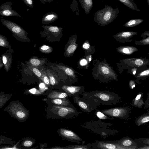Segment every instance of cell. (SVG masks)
I'll use <instances>...</instances> for the list:
<instances>
[{"instance_id":"10","label":"cell","mask_w":149,"mask_h":149,"mask_svg":"<svg viewBox=\"0 0 149 149\" xmlns=\"http://www.w3.org/2000/svg\"><path fill=\"white\" fill-rule=\"evenodd\" d=\"M59 135L62 137L71 141H80L81 138L72 131L67 129L60 128L58 131Z\"/></svg>"},{"instance_id":"41","label":"cell","mask_w":149,"mask_h":149,"mask_svg":"<svg viewBox=\"0 0 149 149\" xmlns=\"http://www.w3.org/2000/svg\"><path fill=\"white\" fill-rule=\"evenodd\" d=\"M96 115L98 118L101 119H105L108 118L105 114L100 111H97L96 113Z\"/></svg>"},{"instance_id":"4","label":"cell","mask_w":149,"mask_h":149,"mask_svg":"<svg viewBox=\"0 0 149 149\" xmlns=\"http://www.w3.org/2000/svg\"><path fill=\"white\" fill-rule=\"evenodd\" d=\"M1 23L12 33L13 36L17 40L29 42V40L25 30L18 24L11 21L3 19H0Z\"/></svg>"},{"instance_id":"11","label":"cell","mask_w":149,"mask_h":149,"mask_svg":"<svg viewBox=\"0 0 149 149\" xmlns=\"http://www.w3.org/2000/svg\"><path fill=\"white\" fill-rule=\"evenodd\" d=\"M35 143L34 139L30 137H25L17 142V147L18 149H29Z\"/></svg>"},{"instance_id":"12","label":"cell","mask_w":149,"mask_h":149,"mask_svg":"<svg viewBox=\"0 0 149 149\" xmlns=\"http://www.w3.org/2000/svg\"><path fill=\"white\" fill-rule=\"evenodd\" d=\"M115 143L122 146L130 148L131 149H137V148L135 142L129 138H123Z\"/></svg>"},{"instance_id":"47","label":"cell","mask_w":149,"mask_h":149,"mask_svg":"<svg viewBox=\"0 0 149 149\" xmlns=\"http://www.w3.org/2000/svg\"><path fill=\"white\" fill-rule=\"evenodd\" d=\"M3 66V64L2 62V57L0 56V69Z\"/></svg>"},{"instance_id":"35","label":"cell","mask_w":149,"mask_h":149,"mask_svg":"<svg viewBox=\"0 0 149 149\" xmlns=\"http://www.w3.org/2000/svg\"><path fill=\"white\" fill-rule=\"evenodd\" d=\"M32 66L31 67L30 65V68L31 70L37 77H41L42 75L41 72L37 68L33 67V66Z\"/></svg>"},{"instance_id":"3","label":"cell","mask_w":149,"mask_h":149,"mask_svg":"<svg viewBox=\"0 0 149 149\" xmlns=\"http://www.w3.org/2000/svg\"><path fill=\"white\" fill-rule=\"evenodd\" d=\"M4 111L8 112L11 117L17 119L19 122L25 121L29 115V110L18 100L11 102L5 108Z\"/></svg>"},{"instance_id":"40","label":"cell","mask_w":149,"mask_h":149,"mask_svg":"<svg viewBox=\"0 0 149 149\" xmlns=\"http://www.w3.org/2000/svg\"><path fill=\"white\" fill-rule=\"evenodd\" d=\"M48 76L50 84L52 85H55L56 82V81L55 77L53 75L50 74H48Z\"/></svg>"},{"instance_id":"45","label":"cell","mask_w":149,"mask_h":149,"mask_svg":"<svg viewBox=\"0 0 149 149\" xmlns=\"http://www.w3.org/2000/svg\"><path fill=\"white\" fill-rule=\"evenodd\" d=\"M140 42L144 45H148L149 44V38L148 37L146 39L142 40Z\"/></svg>"},{"instance_id":"48","label":"cell","mask_w":149,"mask_h":149,"mask_svg":"<svg viewBox=\"0 0 149 149\" xmlns=\"http://www.w3.org/2000/svg\"><path fill=\"white\" fill-rule=\"evenodd\" d=\"M39 86L41 89L44 88L45 87V85L43 83H40L39 84Z\"/></svg>"},{"instance_id":"6","label":"cell","mask_w":149,"mask_h":149,"mask_svg":"<svg viewBox=\"0 0 149 149\" xmlns=\"http://www.w3.org/2000/svg\"><path fill=\"white\" fill-rule=\"evenodd\" d=\"M12 4L11 2L9 1L1 4L0 6V15L4 17L15 16L22 17L17 12L12 9L11 6Z\"/></svg>"},{"instance_id":"29","label":"cell","mask_w":149,"mask_h":149,"mask_svg":"<svg viewBox=\"0 0 149 149\" xmlns=\"http://www.w3.org/2000/svg\"><path fill=\"white\" fill-rule=\"evenodd\" d=\"M143 21V20L141 19H133L127 22L124 26L127 27H133L137 26Z\"/></svg>"},{"instance_id":"26","label":"cell","mask_w":149,"mask_h":149,"mask_svg":"<svg viewBox=\"0 0 149 149\" xmlns=\"http://www.w3.org/2000/svg\"><path fill=\"white\" fill-rule=\"evenodd\" d=\"M132 105L137 107H141L144 104L142 93L138 94L133 100Z\"/></svg>"},{"instance_id":"28","label":"cell","mask_w":149,"mask_h":149,"mask_svg":"<svg viewBox=\"0 0 149 149\" xmlns=\"http://www.w3.org/2000/svg\"><path fill=\"white\" fill-rule=\"evenodd\" d=\"M75 40L71 41L68 46L66 48V53L67 55H70L74 52L76 49L77 45L76 43Z\"/></svg>"},{"instance_id":"21","label":"cell","mask_w":149,"mask_h":149,"mask_svg":"<svg viewBox=\"0 0 149 149\" xmlns=\"http://www.w3.org/2000/svg\"><path fill=\"white\" fill-rule=\"evenodd\" d=\"M126 62L131 66H140L144 65V60L140 58H129L126 59Z\"/></svg>"},{"instance_id":"53","label":"cell","mask_w":149,"mask_h":149,"mask_svg":"<svg viewBox=\"0 0 149 149\" xmlns=\"http://www.w3.org/2000/svg\"><path fill=\"white\" fill-rule=\"evenodd\" d=\"M147 3H148V5L149 6V0H147Z\"/></svg>"},{"instance_id":"2","label":"cell","mask_w":149,"mask_h":149,"mask_svg":"<svg viewBox=\"0 0 149 149\" xmlns=\"http://www.w3.org/2000/svg\"><path fill=\"white\" fill-rule=\"evenodd\" d=\"M119 10L113 9L106 5L105 7L97 11L94 15V20L99 25L106 26L112 22L117 17Z\"/></svg>"},{"instance_id":"51","label":"cell","mask_w":149,"mask_h":149,"mask_svg":"<svg viewBox=\"0 0 149 149\" xmlns=\"http://www.w3.org/2000/svg\"><path fill=\"white\" fill-rule=\"evenodd\" d=\"M47 2L50 3L53 0H46Z\"/></svg>"},{"instance_id":"1","label":"cell","mask_w":149,"mask_h":149,"mask_svg":"<svg viewBox=\"0 0 149 149\" xmlns=\"http://www.w3.org/2000/svg\"><path fill=\"white\" fill-rule=\"evenodd\" d=\"M86 96L93 103L98 102L103 105H112L118 102L120 98L118 95L106 91L91 92L87 94Z\"/></svg>"},{"instance_id":"30","label":"cell","mask_w":149,"mask_h":149,"mask_svg":"<svg viewBox=\"0 0 149 149\" xmlns=\"http://www.w3.org/2000/svg\"><path fill=\"white\" fill-rule=\"evenodd\" d=\"M0 46L8 48L11 46L7 38L1 34H0Z\"/></svg>"},{"instance_id":"25","label":"cell","mask_w":149,"mask_h":149,"mask_svg":"<svg viewBox=\"0 0 149 149\" xmlns=\"http://www.w3.org/2000/svg\"><path fill=\"white\" fill-rule=\"evenodd\" d=\"M129 8L134 10L140 11L138 6L134 2V0H118Z\"/></svg>"},{"instance_id":"18","label":"cell","mask_w":149,"mask_h":149,"mask_svg":"<svg viewBox=\"0 0 149 149\" xmlns=\"http://www.w3.org/2000/svg\"><path fill=\"white\" fill-rule=\"evenodd\" d=\"M117 50L120 53L125 54H130L138 50L136 47L129 46H122L118 47Z\"/></svg>"},{"instance_id":"13","label":"cell","mask_w":149,"mask_h":149,"mask_svg":"<svg viewBox=\"0 0 149 149\" xmlns=\"http://www.w3.org/2000/svg\"><path fill=\"white\" fill-rule=\"evenodd\" d=\"M76 102L78 105L84 111L87 112H90L96 108L95 104H88L79 99L75 100Z\"/></svg>"},{"instance_id":"33","label":"cell","mask_w":149,"mask_h":149,"mask_svg":"<svg viewBox=\"0 0 149 149\" xmlns=\"http://www.w3.org/2000/svg\"><path fill=\"white\" fill-rule=\"evenodd\" d=\"M40 51L44 53H49L52 52V47L46 45H43L40 48Z\"/></svg>"},{"instance_id":"44","label":"cell","mask_w":149,"mask_h":149,"mask_svg":"<svg viewBox=\"0 0 149 149\" xmlns=\"http://www.w3.org/2000/svg\"><path fill=\"white\" fill-rule=\"evenodd\" d=\"M82 47L84 49H87L89 48L90 45L88 43L86 42L83 44Z\"/></svg>"},{"instance_id":"24","label":"cell","mask_w":149,"mask_h":149,"mask_svg":"<svg viewBox=\"0 0 149 149\" xmlns=\"http://www.w3.org/2000/svg\"><path fill=\"white\" fill-rule=\"evenodd\" d=\"M135 32L125 31L120 32L115 35L116 38L120 39H125L130 38L137 34Z\"/></svg>"},{"instance_id":"15","label":"cell","mask_w":149,"mask_h":149,"mask_svg":"<svg viewBox=\"0 0 149 149\" xmlns=\"http://www.w3.org/2000/svg\"><path fill=\"white\" fill-rule=\"evenodd\" d=\"M62 89L69 95H74L79 92L81 87L78 86H70L64 85L62 87Z\"/></svg>"},{"instance_id":"46","label":"cell","mask_w":149,"mask_h":149,"mask_svg":"<svg viewBox=\"0 0 149 149\" xmlns=\"http://www.w3.org/2000/svg\"><path fill=\"white\" fill-rule=\"evenodd\" d=\"M131 89H133L135 86L134 82L132 81H130L129 83Z\"/></svg>"},{"instance_id":"8","label":"cell","mask_w":149,"mask_h":149,"mask_svg":"<svg viewBox=\"0 0 149 149\" xmlns=\"http://www.w3.org/2000/svg\"><path fill=\"white\" fill-rule=\"evenodd\" d=\"M13 50L10 46L6 52L2 54L1 57L4 69L8 72L11 68L13 61Z\"/></svg>"},{"instance_id":"16","label":"cell","mask_w":149,"mask_h":149,"mask_svg":"<svg viewBox=\"0 0 149 149\" xmlns=\"http://www.w3.org/2000/svg\"><path fill=\"white\" fill-rule=\"evenodd\" d=\"M81 7L83 8L86 14H88L93 6V2L92 0H79Z\"/></svg>"},{"instance_id":"7","label":"cell","mask_w":149,"mask_h":149,"mask_svg":"<svg viewBox=\"0 0 149 149\" xmlns=\"http://www.w3.org/2000/svg\"><path fill=\"white\" fill-rule=\"evenodd\" d=\"M94 148L103 149H131L120 146L115 142L96 141L93 145Z\"/></svg>"},{"instance_id":"20","label":"cell","mask_w":149,"mask_h":149,"mask_svg":"<svg viewBox=\"0 0 149 149\" xmlns=\"http://www.w3.org/2000/svg\"><path fill=\"white\" fill-rule=\"evenodd\" d=\"M12 94L5 93L3 91L0 92V109L11 98Z\"/></svg>"},{"instance_id":"5","label":"cell","mask_w":149,"mask_h":149,"mask_svg":"<svg viewBox=\"0 0 149 149\" xmlns=\"http://www.w3.org/2000/svg\"><path fill=\"white\" fill-rule=\"evenodd\" d=\"M130 110L128 107H117L102 110V112L109 116L123 119L129 117Z\"/></svg>"},{"instance_id":"17","label":"cell","mask_w":149,"mask_h":149,"mask_svg":"<svg viewBox=\"0 0 149 149\" xmlns=\"http://www.w3.org/2000/svg\"><path fill=\"white\" fill-rule=\"evenodd\" d=\"M69 96L65 92L52 91L48 94V97L51 99L62 98H66Z\"/></svg>"},{"instance_id":"52","label":"cell","mask_w":149,"mask_h":149,"mask_svg":"<svg viewBox=\"0 0 149 149\" xmlns=\"http://www.w3.org/2000/svg\"><path fill=\"white\" fill-rule=\"evenodd\" d=\"M136 70H134V71L132 72V73H133V74H136Z\"/></svg>"},{"instance_id":"49","label":"cell","mask_w":149,"mask_h":149,"mask_svg":"<svg viewBox=\"0 0 149 149\" xmlns=\"http://www.w3.org/2000/svg\"><path fill=\"white\" fill-rule=\"evenodd\" d=\"M148 146H144L141 148H137V149H149Z\"/></svg>"},{"instance_id":"27","label":"cell","mask_w":149,"mask_h":149,"mask_svg":"<svg viewBox=\"0 0 149 149\" xmlns=\"http://www.w3.org/2000/svg\"><path fill=\"white\" fill-rule=\"evenodd\" d=\"M15 143V141H13V139L10 138L3 135H0V145L4 144L13 145Z\"/></svg>"},{"instance_id":"50","label":"cell","mask_w":149,"mask_h":149,"mask_svg":"<svg viewBox=\"0 0 149 149\" xmlns=\"http://www.w3.org/2000/svg\"><path fill=\"white\" fill-rule=\"evenodd\" d=\"M41 3L43 4H45V2H47L46 0H39Z\"/></svg>"},{"instance_id":"19","label":"cell","mask_w":149,"mask_h":149,"mask_svg":"<svg viewBox=\"0 0 149 149\" xmlns=\"http://www.w3.org/2000/svg\"><path fill=\"white\" fill-rule=\"evenodd\" d=\"M51 102L54 104L60 106H65L70 104L69 100L66 98L51 99Z\"/></svg>"},{"instance_id":"37","label":"cell","mask_w":149,"mask_h":149,"mask_svg":"<svg viewBox=\"0 0 149 149\" xmlns=\"http://www.w3.org/2000/svg\"><path fill=\"white\" fill-rule=\"evenodd\" d=\"M100 70L101 72L104 74H107L110 73L109 69L105 66H101L100 68Z\"/></svg>"},{"instance_id":"14","label":"cell","mask_w":149,"mask_h":149,"mask_svg":"<svg viewBox=\"0 0 149 149\" xmlns=\"http://www.w3.org/2000/svg\"><path fill=\"white\" fill-rule=\"evenodd\" d=\"M58 17V15L53 12L48 13L43 16L42 19V24H49L55 21Z\"/></svg>"},{"instance_id":"43","label":"cell","mask_w":149,"mask_h":149,"mask_svg":"<svg viewBox=\"0 0 149 149\" xmlns=\"http://www.w3.org/2000/svg\"><path fill=\"white\" fill-rule=\"evenodd\" d=\"M87 63V61L86 60L84 59L81 60L80 62V64L82 66L86 65Z\"/></svg>"},{"instance_id":"36","label":"cell","mask_w":149,"mask_h":149,"mask_svg":"<svg viewBox=\"0 0 149 149\" xmlns=\"http://www.w3.org/2000/svg\"><path fill=\"white\" fill-rule=\"evenodd\" d=\"M67 148L70 149H88V146H86L81 145H72L70 146L68 148Z\"/></svg>"},{"instance_id":"39","label":"cell","mask_w":149,"mask_h":149,"mask_svg":"<svg viewBox=\"0 0 149 149\" xmlns=\"http://www.w3.org/2000/svg\"><path fill=\"white\" fill-rule=\"evenodd\" d=\"M24 3L27 6L31 8H33L34 6L33 0H23Z\"/></svg>"},{"instance_id":"42","label":"cell","mask_w":149,"mask_h":149,"mask_svg":"<svg viewBox=\"0 0 149 149\" xmlns=\"http://www.w3.org/2000/svg\"><path fill=\"white\" fill-rule=\"evenodd\" d=\"M149 74V69L146 70L141 72L138 75V77H141L145 76H148Z\"/></svg>"},{"instance_id":"22","label":"cell","mask_w":149,"mask_h":149,"mask_svg":"<svg viewBox=\"0 0 149 149\" xmlns=\"http://www.w3.org/2000/svg\"><path fill=\"white\" fill-rule=\"evenodd\" d=\"M149 121V114L148 113L143 114L136 118L135 120L136 124L138 126Z\"/></svg>"},{"instance_id":"34","label":"cell","mask_w":149,"mask_h":149,"mask_svg":"<svg viewBox=\"0 0 149 149\" xmlns=\"http://www.w3.org/2000/svg\"><path fill=\"white\" fill-rule=\"evenodd\" d=\"M41 92L36 88H33L30 89L26 90L24 93L26 94L37 95L41 94Z\"/></svg>"},{"instance_id":"9","label":"cell","mask_w":149,"mask_h":149,"mask_svg":"<svg viewBox=\"0 0 149 149\" xmlns=\"http://www.w3.org/2000/svg\"><path fill=\"white\" fill-rule=\"evenodd\" d=\"M52 110L59 116L61 117L67 116L75 113V110L73 108L63 106H53Z\"/></svg>"},{"instance_id":"31","label":"cell","mask_w":149,"mask_h":149,"mask_svg":"<svg viewBox=\"0 0 149 149\" xmlns=\"http://www.w3.org/2000/svg\"><path fill=\"white\" fill-rule=\"evenodd\" d=\"M60 69H61L67 75L72 77H75L74 71L71 69L64 66L56 65Z\"/></svg>"},{"instance_id":"23","label":"cell","mask_w":149,"mask_h":149,"mask_svg":"<svg viewBox=\"0 0 149 149\" xmlns=\"http://www.w3.org/2000/svg\"><path fill=\"white\" fill-rule=\"evenodd\" d=\"M42 27L46 32L54 35L59 33L62 29L61 28L52 26H43Z\"/></svg>"},{"instance_id":"54","label":"cell","mask_w":149,"mask_h":149,"mask_svg":"<svg viewBox=\"0 0 149 149\" xmlns=\"http://www.w3.org/2000/svg\"><path fill=\"white\" fill-rule=\"evenodd\" d=\"M91 58H89V61H91Z\"/></svg>"},{"instance_id":"38","label":"cell","mask_w":149,"mask_h":149,"mask_svg":"<svg viewBox=\"0 0 149 149\" xmlns=\"http://www.w3.org/2000/svg\"><path fill=\"white\" fill-rule=\"evenodd\" d=\"M41 79L47 85H49L50 82L49 78L45 74H42L41 77Z\"/></svg>"},{"instance_id":"32","label":"cell","mask_w":149,"mask_h":149,"mask_svg":"<svg viewBox=\"0 0 149 149\" xmlns=\"http://www.w3.org/2000/svg\"><path fill=\"white\" fill-rule=\"evenodd\" d=\"M29 61L31 65L33 66H39L43 63V62L41 60L33 57L30 58Z\"/></svg>"}]
</instances>
